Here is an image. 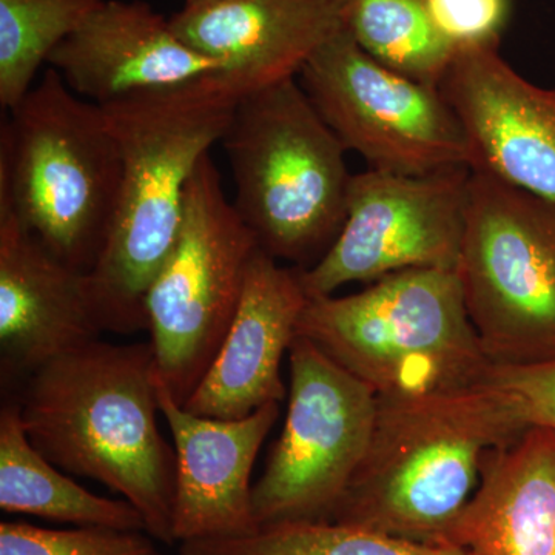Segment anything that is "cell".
<instances>
[{
    "instance_id": "obj_1",
    "label": "cell",
    "mask_w": 555,
    "mask_h": 555,
    "mask_svg": "<svg viewBox=\"0 0 555 555\" xmlns=\"http://www.w3.org/2000/svg\"><path fill=\"white\" fill-rule=\"evenodd\" d=\"M155 371L152 343L96 339L38 369L17 404L40 454L118 492L153 539L173 545L177 452L156 418Z\"/></svg>"
},
{
    "instance_id": "obj_2",
    "label": "cell",
    "mask_w": 555,
    "mask_h": 555,
    "mask_svg": "<svg viewBox=\"0 0 555 555\" xmlns=\"http://www.w3.org/2000/svg\"><path fill=\"white\" fill-rule=\"evenodd\" d=\"M236 102L208 76L100 105L122 158L115 217L89 272L104 331H149L145 299L177 243L190 179L221 142Z\"/></svg>"
},
{
    "instance_id": "obj_3",
    "label": "cell",
    "mask_w": 555,
    "mask_h": 555,
    "mask_svg": "<svg viewBox=\"0 0 555 555\" xmlns=\"http://www.w3.org/2000/svg\"><path fill=\"white\" fill-rule=\"evenodd\" d=\"M491 383L429 396L377 397L363 462L332 521L441 545L480 483L486 452L528 427Z\"/></svg>"
},
{
    "instance_id": "obj_4",
    "label": "cell",
    "mask_w": 555,
    "mask_h": 555,
    "mask_svg": "<svg viewBox=\"0 0 555 555\" xmlns=\"http://www.w3.org/2000/svg\"><path fill=\"white\" fill-rule=\"evenodd\" d=\"M297 335L377 397L470 389L485 385L492 367L456 270H404L358 294L309 299Z\"/></svg>"
},
{
    "instance_id": "obj_5",
    "label": "cell",
    "mask_w": 555,
    "mask_h": 555,
    "mask_svg": "<svg viewBox=\"0 0 555 555\" xmlns=\"http://www.w3.org/2000/svg\"><path fill=\"white\" fill-rule=\"evenodd\" d=\"M122 177L100 105L54 68L0 129V214H11L68 264L90 272L107 241Z\"/></svg>"
},
{
    "instance_id": "obj_6",
    "label": "cell",
    "mask_w": 555,
    "mask_h": 555,
    "mask_svg": "<svg viewBox=\"0 0 555 555\" xmlns=\"http://www.w3.org/2000/svg\"><path fill=\"white\" fill-rule=\"evenodd\" d=\"M221 144L233 206L259 248L297 269L315 266L345 224L353 175L297 78L236 102Z\"/></svg>"
},
{
    "instance_id": "obj_7",
    "label": "cell",
    "mask_w": 555,
    "mask_h": 555,
    "mask_svg": "<svg viewBox=\"0 0 555 555\" xmlns=\"http://www.w3.org/2000/svg\"><path fill=\"white\" fill-rule=\"evenodd\" d=\"M456 273L492 366L555 363V201L470 169Z\"/></svg>"
},
{
    "instance_id": "obj_8",
    "label": "cell",
    "mask_w": 555,
    "mask_h": 555,
    "mask_svg": "<svg viewBox=\"0 0 555 555\" xmlns=\"http://www.w3.org/2000/svg\"><path fill=\"white\" fill-rule=\"evenodd\" d=\"M258 248L208 153L190 179L177 243L145 299L156 371L181 406L221 349Z\"/></svg>"
},
{
    "instance_id": "obj_9",
    "label": "cell",
    "mask_w": 555,
    "mask_h": 555,
    "mask_svg": "<svg viewBox=\"0 0 555 555\" xmlns=\"http://www.w3.org/2000/svg\"><path fill=\"white\" fill-rule=\"evenodd\" d=\"M298 76L328 129L372 170L420 177L470 167L469 139L441 91L382 64L345 27Z\"/></svg>"
},
{
    "instance_id": "obj_10",
    "label": "cell",
    "mask_w": 555,
    "mask_h": 555,
    "mask_svg": "<svg viewBox=\"0 0 555 555\" xmlns=\"http://www.w3.org/2000/svg\"><path fill=\"white\" fill-rule=\"evenodd\" d=\"M291 392L283 433L254 486L259 528L332 521L366 454L377 393L297 335L291 349Z\"/></svg>"
},
{
    "instance_id": "obj_11",
    "label": "cell",
    "mask_w": 555,
    "mask_h": 555,
    "mask_svg": "<svg viewBox=\"0 0 555 555\" xmlns=\"http://www.w3.org/2000/svg\"><path fill=\"white\" fill-rule=\"evenodd\" d=\"M470 167L409 177L353 175L337 240L310 269H298L309 299L357 281L375 283L412 269L456 270Z\"/></svg>"
},
{
    "instance_id": "obj_12",
    "label": "cell",
    "mask_w": 555,
    "mask_h": 555,
    "mask_svg": "<svg viewBox=\"0 0 555 555\" xmlns=\"http://www.w3.org/2000/svg\"><path fill=\"white\" fill-rule=\"evenodd\" d=\"M499 49L456 50L438 90L469 139L470 169L555 201V89L518 75Z\"/></svg>"
},
{
    "instance_id": "obj_13",
    "label": "cell",
    "mask_w": 555,
    "mask_h": 555,
    "mask_svg": "<svg viewBox=\"0 0 555 555\" xmlns=\"http://www.w3.org/2000/svg\"><path fill=\"white\" fill-rule=\"evenodd\" d=\"M155 390L177 452L175 540L236 539L257 532L251 469L280 416V403L266 404L244 418H211L181 406L158 371Z\"/></svg>"
},
{
    "instance_id": "obj_14",
    "label": "cell",
    "mask_w": 555,
    "mask_h": 555,
    "mask_svg": "<svg viewBox=\"0 0 555 555\" xmlns=\"http://www.w3.org/2000/svg\"><path fill=\"white\" fill-rule=\"evenodd\" d=\"M170 24L189 47L217 62L211 79L236 101L297 78L343 28L332 0H206L185 3Z\"/></svg>"
},
{
    "instance_id": "obj_15",
    "label": "cell",
    "mask_w": 555,
    "mask_h": 555,
    "mask_svg": "<svg viewBox=\"0 0 555 555\" xmlns=\"http://www.w3.org/2000/svg\"><path fill=\"white\" fill-rule=\"evenodd\" d=\"M89 272L54 255L11 214H0V364L3 382L35 374L100 339Z\"/></svg>"
},
{
    "instance_id": "obj_16",
    "label": "cell",
    "mask_w": 555,
    "mask_h": 555,
    "mask_svg": "<svg viewBox=\"0 0 555 555\" xmlns=\"http://www.w3.org/2000/svg\"><path fill=\"white\" fill-rule=\"evenodd\" d=\"M51 68L96 105L178 89L219 72L144 2L104 0L51 54Z\"/></svg>"
},
{
    "instance_id": "obj_17",
    "label": "cell",
    "mask_w": 555,
    "mask_h": 555,
    "mask_svg": "<svg viewBox=\"0 0 555 555\" xmlns=\"http://www.w3.org/2000/svg\"><path fill=\"white\" fill-rule=\"evenodd\" d=\"M309 298L297 268H283L258 248L248 264L232 326L184 408L211 418L238 420L281 403V360L297 337Z\"/></svg>"
},
{
    "instance_id": "obj_18",
    "label": "cell",
    "mask_w": 555,
    "mask_h": 555,
    "mask_svg": "<svg viewBox=\"0 0 555 555\" xmlns=\"http://www.w3.org/2000/svg\"><path fill=\"white\" fill-rule=\"evenodd\" d=\"M444 545L476 555H555L554 427H525L486 452L476 494Z\"/></svg>"
},
{
    "instance_id": "obj_19",
    "label": "cell",
    "mask_w": 555,
    "mask_h": 555,
    "mask_svg": "<svg viewBox=\"0 0 555 555\" xmlns=\"http://www.w3.org/2000/svg\"><path fill=\"white\" fill-rule=\"evenodd\" d=\"M0 507L78 526L145 531V521L127 500L91 494L33 447L20 404L0 412Z\"/></svg>"
},
{
    "instance_id": "obj_20",
    "label": "cell",
    "mask_w": 555,
    "mask_h": 555,
    "mask_svg": "<svg viewBox=\"0 0 555 555\" xmlns=\"http://www.w3.org/2000/svg\"><path fill=\"white\" fill-rule=\"evenodd\" d=\"M345 30L401 75L440 86L455 49L430 20L427 0H332Z\"/></svg>"
},
{
    "instance_id": "obj_21",
    "label": "cell",
    "mask_w": 555,
    "mask_h": 555,
    "mask_svg": "<svg viewBox=\"0 0 555 555\" xmlns=\"http://www.w3.org/2000/svg\"><path fill=\"white\" fill-rule=\"evenodd\" d=\"M178 555H476L463 547L415 543L335 524L291 521L261 526L236 539L179 543Z\"/></svg>"
},
{
    "instance_id": "obj_22",
    "label": "cell",
    "mask_w": 555,
    "mask_h": 555,
    "mask_svg": "<svg viewBox=\"0 0 555 555\" xmlns=\"http://www.w3.org/2000/svg\"><path fill=\"white\" fill-rule=\"evenodd\" d=\"M104 0H0V105L13 109L43 62Z\"/></svg>"
},
{
    "instance_id": "obj_23",
    "label": "cell",
    "mask_w": 555,
    "mask_h": 555,
    "mask_svg": "<svg viewBox=\"0 0 555 555\" xmlns=\"http://www.w3.org/2000/svg\"><path fill=\"white\" fill-rule=\"evenodd\" d=\"M145 531L79 526L47 529L22 521L0 524V555H163Z\"/></svg>"
},
{
    "instance_id": "obj_24",
    "label": "cell",
    "mask_w": 555,
    "mask_h": 555,
    "mask_svg": "<svg viewBox=\"0 0 555 555\" xmlns=\"http://www.w3.org/2000/svg\"><path fill=\"white\" fill-rule=\"evenodd\" d=\"M437 31L455 51L500 46L513 13V0H427Z\"/></svg>"
},
{
    "instance_id": "obj_25",
    "label": "cell",
    "mask_w": 555,
    "mask_h": 555,
    "mask_svg": "<svg viewBox=\"0 0 555 555\" xmlns=\"http://www.w3.org/2000/svg\"><path fill=\"white\" fill-rule=\"evenodd\" d=\"M486 382L509 393L529 426L555 429V363L492 366Z\"/></svg>"
},
{
    "instance_id": "obj_26",
    "label": "cell",
    "mask_w": 555,
    "mask_h": 555,
    "mask_svg": "<svg viewBox=\"0 0 555 555\" xmlns=\"http://www.w3.org/2000/svg\"><path fill=\"white\" fill-rule=\"evenodd\" d=\"M206 2V0H188L185 3Z\"/></svg>"
}]
</instances>
